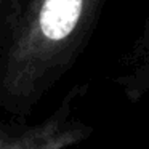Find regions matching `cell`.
I'll list each match as a JSON object with an SVG mask.
<instances>
[{"mask_svg": "<svg viewBox=\"0 0 149 149\" xmlns=\"http://www.w3.org/2000/svg\"><path fill=\"white\" fill-rule=\"evenodd\" d=\"M107 0H24L0 23V107L27 119L71 72Z\"/></svg>", "mask_w": 149, "mask_h": 149, "instance_id": "6da1fadb", "label": "cell"}, {"mask_svg": "<svg viewBox=\"0 0 149 149\" xmlns=\"http://www.w3.org/2000/svg\"><path fill=\"white\" fill-rule=\"evenodd\" d=\"M87 85H74L53 114L37 123L0 120V149H61L85 141L93 127L74 117V104L85 93Z\"/></svg>", "mask_w": 149, "mask_h": 149, "instance_id": "7a4b0ae2", "label": "cell"}, {"mask_svg": "<svg viewBox=\"0 0 149 149\" xmlns=\"http://www.w3.org/2000/svg\"><path fill=\"white\" fill-rule=\"evenodd\" d=\"M24 0H0V23L8 18Z\"/></svg>", "mask_w": 149, "mask_h": 149, "instance_id": "5b68a950", "label": "cell"}, {"mask_svg": "<svg viewBox=\"0 0 149 149\" xmlns=\"http://www.w3.org/2000/svg\"><path fill=\"white\" fill-rule=\"evenodd\" d=\"M149 55V18L146 19L144 27H143V32L139 36V39L136 40L135 48H133V55L130 63H133V66L138 64L141 59H144Z\"/></svg>", "mask_w": 149, "mask_h": 149, "instance_id": "277c9868", "label": "cell"}, {"mask_svg": "<svg viewBox=\"0 0 149 149\" xmlns=\"http://www.w3.org/2000/svg\"><path fill=\"white\" fill-rule=\"evenodd\" d=\"M114 82L123 91L127 100L133 103L139 101L144 95L149 93V55L138 64L130 68V71L125 74L114 77Z\"/></svg>", "mask_w": 149, "mask_h": 149, "instance_id": "3957f363", "label": "cell"}]
</instances>
